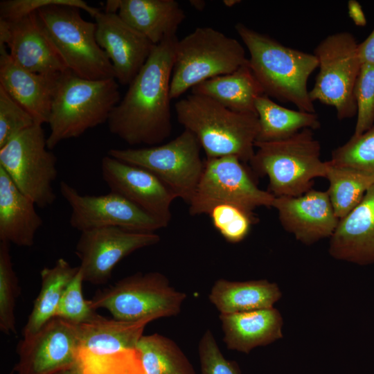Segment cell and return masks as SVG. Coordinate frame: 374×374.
Wrapping results in <instances>:
<instances>
[{
  "mask_svg": "<svg viewBox=\"0 0 374 374\" xmlns=\"http://www.w3.org/2000/svg\"><path fill=\"white\" fill-rule=\"evenodd\" d=\"M60 188L71 208L70 225L80 232L112 226L138 232H156L166 227L159 220L116 193L82 195L64 181L60 182Z\"/></svg>",
  "mask_w": 374,
  "mask_h": 374,
  "instance_id": "5bb4252c",
  "label": "cell"
},
{
  "mask_svg": "<svg viewBox=\"0 0 374 374\" xmlns=\"http://www.w3.org/2000/svg\"><path fill=\"white\" fill-rule=\"evenodd\" d=\"M101 174L111 192L134 203L166 227L172 219L175 193L151 172L109 155L100 163Z\"/></svg>",
  "mask_w": 374,
  "mask_h": 374,
  "instance_id": "e0dca14e",
  "label": "cell"
},
{
  "mask_svg": "<svg viewBox=\"0 0 374 374\" xmlns=\"http://www.w3.org/2000/svg\"><path fill=\"white\" fill-rule=\"evenodd\" d=\"M329 161L374 175V125L363 134L354 136L335 148Z\"/></svg>",
  "mask_w": 374,
  "mask_h": 374,
  "instance_id": "d6a6232c",
  "label": "cell"
},
{
  "mask_svg": "<svg viewBox=\"0 0 374 374\" xmlns=\"http://www.w3.org/2000/svg\"><path fill=\"white\" fill-rule=\"evenodd\" d=\"M10 244L7 242L0 241V329L7 335L17 333L15 310L16 299L19 294Z\"/></svg>",
  "mask_w": 374,
  "mask_h": 374,
  "instance_id": "1f68e13d",
  "label": "cell"
},
{
  "mask_svg": "<svg viewBox=\"0 0 374 374\" xmlns=\"http://www.w3.org/2000/svg\"><path fill=\"white\" fill-rule=\"evenodd\" d=\"M53 374H80V372L76 364L71 367L61 370Z\"/></svg>",
  "mask_w": 374,
  "mask_h": 374,
  "instance_id": "7bdbcfd3",
  "label": "cell"
},
{
  "mask_svg": "<svg viewBox=\"0 0 374 374\" xmlns=\"http://www.w3.org/2000/svg\"><path fill=\"white\" fill-rule=\"evenodd\" d=\"M93 18L97 43L109 58L115 79L122 85H129L155 45L125 22L118 13L100 10Z\"/></svg>",
  "mask_w": 374,
  "mask_h": 374,
  "instance_id": "ac0fdd59",
  "label": "cell"
},
{
  "mask_svg": "<svg viewBox=\"0 0 374 374\" xmlns=\"http://www.w3.org/2000/svg\"><path fill=\"white\" fill-rule=\"evenodd\" d=\"M357 105V121L354 136H358L374 125V65L361 66L354 89Z\"/></svg>",
  "mask_w": 374,
  "mask_h": 374,
  "instance_id": "e575fe53",
  "label": "cell"
},
{
  "mask_svg": "<svg viewBox=\"0 0 374 374\" xmlns=\"http://www.w3.org/2000/svg\"><path fill=\"white\" fill-rule=\"evenodd\" d=\"M80 10L54 4L35 12L44 33L69 70L89 80L115 78L109 58L97 43L95 22L84 19Z\"/></svg>",
  "mask_w": 374,
  "mask_h": 374,
  "instance_id": "ba28073f",
  "label": "cell"
},
{
  "mask_svg": "<svg viewBox=\"0 0 374 374\" xmlns=\"http://www.w3.org/2000/svg\"><path fill=\"white\" fill-rule=\"evenodd\" d=\"M358 44L352 33L342 31L327 36L314 50L319 71L310 98L335 107L339 120L357 115L354 89L362 66Z\"/></svg>",
  "mask_w": 374,
  "mask_h": 374,
  "instance_id": "8fae6325",
  "label": "cell"
},
{
  "mask_svg": "<svg viewBox=\"0 0 374 374\" xmlns=\"http://www.w3.org/2000/svg\"><path fill=\"white\" fill-rule=\"evenodd\" d=\"M146 374H196L190 360L169 337L143 335L136 344Z\"/></svg>",
  "mask_w": 374,
  "mask_h": 374,
  "instance_id": "f546056e",
  "label": "cell"
},
{
  "mask_svg": "<svg viewBox=\"0 0 374 374\" xmlns=\"http://www.w3.org/2000/svg\"><path fill=\"white\" fill-rule=\"evenodd\" d=\"M255 106L260 127L258 142L278 141L303 129L314 130L321 127L316 113L287 109L265 94L256 99Z\"/></svg>",
  "mask_w": 374,
  "mask_h": 374,
  "instance_id": "f1b7e54d",
  "label": "cell"
},
{
  "mask_svg": "<svg viewBox=\"0 0 374 374\" xmlns=\"http://www.w3.org/2000/svg\"><path fill=\"white\" fill-rule=\"evenodd\" d=\"M54 4L78 8L93 17L100 10L82 0H3L0 2V19L13 21Z\"/></svg>",
  "mask_w": 374,
  "mask_h": 374,
  "instance_id": "f35d334b",
  "label": "cell"
},
{
  "mask_svg": "<svg viewBox=\"0 0 374 374\" xmlns=\"http://www.w3.org/2000/svg\"><path fill=\"white\" fill-rule=\"evenodd\" d=\"M35 124L33 116L0 87V148Z\"/></svg>",
  "mask_w": 374,
  "mask_h": 374,
  "instance_id": "8d00e7d4",
  "label": "cell"
},
{
  "mask_svg": "<svg viewBox=\"0 0 374 374\" xmlns=\"http://www.w3.org/2000/svg\"><path fill=\"white\" fill-rule=\"evenodd\" d=\"M282 292L275 283L265 279L233 281L217 280L208 299L220 314H233L269 308L281 298Z\"/></svg>",
  "mask_w": 374,
  "mask_h": 374,
  "instance_id": "484cf974",
  "label": "cell"
},
{
  "mask_svg": "<svg viewBox=\"0 0 374 374\" xmlns=\"http://www.w3.org/2000/svg\"><path fill=\"white\" fill-rule=\"evenodd\" d=\"M198 354L201 374H241L237 363L224 357L209 329L199 341Z\"/></svg>",
  "mask_w": 374,
  "mask_h": 374,
  "instance_id": "74e56055",
  "label": "cell"
},
{
  "mask_svg": "<svg viewBox=\"0 0 374 374\" xmlns=\"http://www.w3.org/2000/svg\"><path fill=\"white\" fill-rule=\"evenodd\" d=\"M160 241L155 232H138L120 227H103L80 232L75 253L84 281L95 285L105 283L114 267L139 249Z\"/></svg>",
  "mask_w": 374,
  "mask_h": 374,
  "instance_id": "9a60e30c",
  "label": "cell"
},
{
  "mask_svg": "<svg viewBox=\"0 0 374 374\" xmlns=\"http://www.w3.org/2000/svg\"><path fill=\"white\" fill-rule=\"evenodd\" d=\"M201 149L196 136L184 129L166 143L141 148H112L107 154L151 172L177 198L188 204L204 168Z\"/></svg>",
  "mask_w": 374,
  "mask_h": 374,
  "instance_id": "30bf717a",
  "label": "cell"
},
{
  "mask_svg": "<svg viewBox=\"0 0 374 374\" xmlns=\"http://www.w3.org/2000/svg\"><path fill=\"white\" fill-rule=\"evenodd\" d=\"M253 214L230 204H217L208 213L215 229L231 243L240 242L247 236L256 220Z\"/></svg>",
  "mask_w": 374,
  "mask_h": 374,
  "instance_id": "836d02e7",
  "label": "cell"
},
{
  "mask_svg": "<svg viewBox=\"0 0 374 374\" xmlns=\"http://www.w3.org/2000/svg\"><path fill=\"white\" fill-rule=\"evenodd\" d=\"M348 12L350 19L358 26H365L366 19L359 3L355 0H350L348 2Z\"/></svg>",
  "mask_w": 374,
  "mask_h": 374,
  "instance_id": "60d3db41",
  "label": "cell"
},
{
  "mask_svg": "<svg viewBox=\"0 0 374 374\" xmlns=\"http://www.w3.org/2000/svg\"><path fill=\"white\" fill-rule=\"evenodd\" d=\"M241 1L239 0H224L223 3L229 8L233 7L236 4L240 3Z\"/></svg>",
  "mask_w": 374,
  "mask_h": 374,
  "instance_id": "f6af8a7d",
  "label": "cell"
},
{
  "mask_svg": "<svg viewBox=\"0 0 374 374\" xmlns=\"http://www.w3.org/2000/svg\"><path fill=\"white\" fill-rule=\"evenodd\" d=\"M120 6V0H108L105 3V12L117 13Z\"/></svg>",
  "mask_w": 374,
  "mask_h": 374,
  "instance_id": "b9f144b4",
  "label": "cell"
},
{
  "mask_svg": "<svg viewBox=\"0 0 374 374\" xmlns=\"http://www.w3.org/2000/svg\"><path fill=\"white\" fill-rule=\"evenodd\" d=\"M191 93L208 97L234 112L255 114L256 100L265 94L249 61L231 73L197 84Z\"/></svg>",
  "mask_w": 374,
  "mask_h": 374,
  "instance_id": "4316f807",
  "label": "cell"
},
{
  "mask_svg": "<svg viewBox=\"0 0 374 374\" xmlns=\"http://www.w3.org/2000/svg\"><path fill=\"white\" fill-rule=\"evenodd\" d=\"M190 4L197 10L202 11L205 6L206 2L204 0H190Z\"/></svg>",
  "mask_w": 374,
  "mask_h": 374,
  "instance_id": "ee69618b",
  "label": "cell"
},
{
  "mask_svg": "<svg viewBox=\"0 0 374 374\" xmlns=\"http://www.w3.org/2000/svg\"><path fill=\"white\" fill-rule=\"evenodd\" d=\"M357 49L362 64L374 65V28L362 43L358 44Z\"/></svg>",
  "mask_w": 374,
  "mask_h": 374,
  "instance_id": "ab89813d",
  "label": "cell"
},
{
  "mask_svg": "<svg viewBox=\"0 0 374 374\" xmlns=\"http://www.w3.org/2000/svg\"><path fill=\"white\" fill-rule=\"evenodd\" d=\"M223 341L229 350L249 353L283 338V320L275 308L220 314Z\"/></svg>",
  "mask_w": 374,
  "mask_h": 374,
  "instance_id": "603a6c76",
  "label": "cell"
},
{
  "mask_svg": "<svg viewBox=\"0 0 374 374\" xmlns=\"http://www.w3.org/2000/svg\"><path fill=\"white\" fill-rule=\"evenodd\" d=\"M0 46L21 68L39 74H57L69 70L44 33L37 13L6 21L0 19Z\"/></svg>",
  "mask_w": 374,
  "mask_h": 374,
  "instance_id": "d6986e66",
  "label": "cell"
},
{
  "mask_svg": "<svg viewBox=\"0 0 374 374\" xmlns=\"http://www.w3.org/2000/svg\"><path fill=\"white\" fill-rule=\"evenodd\" d=\"M328 162L325 177L329 181L327 193L335 213L340 220L360 202L374 184V175Z\"/></svg>",
  "mask_w": 374,
  "mask_h": 374,
  "instance_id": "4dcf8cb0",
  "label": "cell"
},
{
  "mask_svg": "<svg viewBox=\"0 0 374 374\" xmlns=\"http://www.w3.org/2000/svg\"><path fill=\"white\" fill-rule=\"evenodd\" d=\"M177 35L155 45L107 120L109 132L130 145H157L172 132L170 80Z\"/></svg>",
  "mask_w": 374,
  "mask_h": 374,
  "instance_id": "6da1fadb",
  "label": "cell"
},
{
  "mask_svg": "<svg viewBox=\"0 0 374 374\" xmlns=\"http://www.w3.org/2000/svg\"><path fill=\"white\" fill-rule=\"evenodd\" d=\"M187 295L171 285L168 278L158 271L138 272L98 291L89 300L93 310L104 308L114 319L154 320L177 316Z\"/></svg>",
  "mask_w": 374,
  "mask_h": 374,
  "instance_id": "9c48e42d",
  "label": "cell"
},
{
  "mask_svg": "<svg viewBox=\"0 0 374 374\" xmlns=\"http://www.w3.org/2000/svg\"><path fill=\"white\" fill-rule=\"evenodd\" d=\"M23 337L17 348V374H53L76 364L77 324L55 317L35 333Z\"/></svg>",
  "mask_w": 374,
  "mask_h": 374,
  "instance_id": "2e32d148",
  "label": "cell"
},
{
  "mask_svg": "<svg viewBox=\"0 0 374 374\" xmlns=\"http://www.w3.org/2000/svg\"><path fill=\"white\" fill-rule=\"evenodd\" d=\"M275 196L259 188L238 158L225 156L204 160V168L189 205L191 215L207 214L220 204L238 206L250 213L272 207Z\"/></svg>",
  "mask_w": 374,
  "mask_h": 374,
  "instance_id": "4fadbf2b",
  "label": "cell"
},
{
  "mask_svg": "<svg viewBox=\"0 0 374 374\" xmlns=\"http://www.w3.org/2000/svg\"><path fill=\"white\" fill-rule=\"evenodd\" d=\"M272 207L283 229L308 245L330 238L339 220L327 191L311 189L297 197H275Z\"/></svg>",
  "mask_w": 374,
  "mask_h": 374,
  "instance_id": "ffe728a7",
  "label": "cell"
},
{
  "mask_svg": "<svg viewBox=\"0 0 374 374\" xmlns=\"http://www.w3.org/2000/svg\"><path fill=\"white\" fill-rule=\"evenodd\" d=\"M248 61L237 39L211 27H198L177 42L170 98L208 79L231 73Z\"/></svg>",
  "mask_w": 374,
  "mask_h": 374,
  "instance_id": "52a82bcc",
  "label": "cell"
},
{
  "mask_svg": "<svg viewBox=\"0 0 374 374\" xmlns=\"http://www.w3.org/2000/svg\"><path fill=\"white\" fill-rule=\"evenodd\" d=\"M35 206L0 167V241L19 247L33 246L43 225Z\"/></svg>",
  "mask_w": 374,
  "mask_h": 374,
  "instance_id": "cb8c5ba5",
  "label": "cell"
},
{
  "mask_svg": "<svg viewBox=\"0 0 374 374\" xmlns=\"http://www.w3.org/2000/svg\"><path fill=\"white\" fill-rule=\"evenodd\" d=\"M154 320L123 321L97 314L78 325L80 374H146L136 344Z\"/></svg>",
  "mask_w": 374,
  "mask_h": 374,
  "instance_id": "8992f818",
  "label": "cell"
},
{
  "mask_svg": "<svg viewBox=\"0 0 374 374\" xmlns=\"http://www.w3.org/2000/svg\"><path fill=\"white\" fill-rule=\"evenodd\" d=\"M335 259L360 265L374 263V184L360 202L339 220L330 238Z\"/></svg>",
  "mask_w": 374,
  "mask_h": 374,
  "instance_id": "7402d4cb",
  "label": "cell"
},
{
  "mask_svg": "<svg viewBox=\"0 0 374 374\" xmlns=\"http://www.w3.org/2000/svg\"><path fill=\"white\" fill-rule=\"evenodd\" d=\"M62 73L28 71L11 59L6 46H0V87L33 116L36 124L48 123L53 98Z\"/></svg>",
  "mask_w": 374,
  "mask_h": 374,
  "instance_id": "44dd1931",
  "label": "cell"
},
{
  "mask_svg": "<svg viewBox=\"0 0 374 374\" xmlns=\"http://www.w3.org/2000/svg\"><path fill=\"white\" fill-rule=\"evenodd\" d=\"M175 109L178 122L196 136L206 159L234 156L249 163L260 128L257 114L234 112L192 93L178 100Z\"/></svg>",
  "mask_w": 374,
  "mask_h": 374,
  "instance_id": "3957f363",
  "label": "cell"
},
{
  "mask_svg": "<svg viewBox=\"0 0 374 374\" xmlns=\"http://www.w3.org/2000/svg\"><path fill=\"white\" fill-rule=\"evenodd\" d=\"M251 168L269 179L275 197H297L312 189L314 179L326 177L329 162L321 159V145L313 130L303 129L278 141L255 143Z\"/></svg>",
  "mask_w": 374,
  "mask_h": 374,
  "instance_id": "5b68a950",
  "label": "cell"
},
{
  "mask_svg": "<svg viewBox=\"0 0 374 374\" xmlns=\"http://www.w3.org/2000/svg\"><path fill=\"white\" fill-rule=\"evenodd\" d=\"M117 13L154 45L175 36L186 18L184 11L175 0H120Z\"/></svg>",
  "mask_w": 374,
  "mask_h": 374,
  "instance_id": "d4e9b609",
  "label": "cell"
},
{
  "mask_svg": "<svg viewBox=\"0 0 374 374\" xmlns=\"http://www.w3.org/2000/svg\"><path fill=\"white\" fill-rule=\"evenodd\" d=\"M78 270L79 266L72 267L60 258L53 267H44L40 271V291L24 328L23 336L35 333L55 317L62 295Z\"/></svg>",
  "mask_w": 374,
  "mask_h": 374,
  "instance_id": "83f0119b",
  "label": "cell"
},
{
  "mask_svg": "<svg viewBox=\"0 0 374 374\" xmlns=\"http://www.w3.org/2000/svg\"><path fill=\"white\" fill-rule=\"evenodd\" d=\"M42 125L35 124L0 148V167L37 206L52 205L57 157L48 150Z\"/></svg>",
  "mask_w": 374,
  "mask_h": 374,
  "instance_id": "7c38bea8",
  "label": "cell"
},
{
  "mask_svg": "<svg viewBox=\"0 0 374 374\" xmlns=\"http://www.w3.org/2000/svg\"><path fill=\"white\" fill-rule=\"evenodd\" d=\"M235 29L249 52V66L264 93L315 113L307 83L319 66L316 55L286 46L242 23Z\"/></svg>",
  "mask_w": 374,
  "mask_h": 374,
  "instance_id": "7a4b0ae2",
  "label": "cell"
},
{
  "mask_svg": "<svg viewBox=\"0 0 374 374\" xmlns=\"http://www.w3.org/2000/svg\"><path fill=\"white\" fill-rule=\"evenodd\" d=\"M121 99L115 78L93 80L79 77L70 70L62 73L51 103L48 148L52 150L62 141L78 137L107 122Z\"/></svg>",
  "mask_w": 374,
  "mask_h": 374,
  "instance_id": "277c9868",
  "label": "cell"
},
{
  "mask_svg": "<svg viewBox=\"0 0 374 374\" xmlns=\"http://www.w3.org/2000/svg\"><path fill=\"white\" fill-rule=\"evenodd\" d=\"M83 274L79 270L66 288L57 309L55 317L79 325L86 323L97 316L89 300H85L82 294Z\"/></svg>",
  "mask_w": 374,
  "mask_h": 374,
  "instance_id": "d590c367",
  "label": "cell"
}]
</instances>
